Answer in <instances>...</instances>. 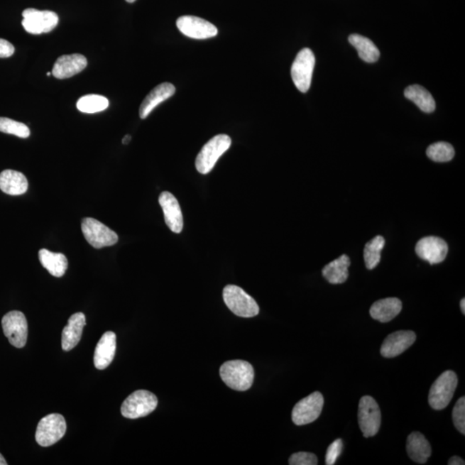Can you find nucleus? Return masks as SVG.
I'll return each mask as SVG.
<instances>
[{
    "label": "nucleus",
    "mask_w": 465,
    "mask_h": 465,
    "mask_svg": "<svg viewBox=\"0 0 465 465\" xmlns=\"http://www.w3.org/2000/svg\"><path fill=\"white\" fill-rule=\"evenodd\" d=\"M220 376L230 389L246 391L253 385L254 370L250 363L244 361H230L220 368Z\"/></svg>",
    "instance_id": "1"
},
{
    "label": "nucleus",
    "mask_w": 465,
    "mask_h": 465,
    "mask_svg": "<svg viewBox=\"0 0 465 465\" xmlns=\"http://www.w3.org/2000/svg\"><path fill=\"white\" fill-rule=\"evenodd\" d=\"M231 138L227 135H217L210 139L198 153L196 168L202 175L212 171L217 160L231 146Z\"/></svg>",
    "instance_id": "2"
},
{
    "label": "nucleus",
    "mask_w": 465,
    "mask_h": 465,
    "mask_svg": "<svg viewBox=\"0 0 465 465\" xmlns=\"http://www.w3.org/2000/svg\"><path fill=\"white\" fill-rule=\"evenodd\" d=\"M458 386V377L454 371H447L432 383L428 403L435 410H442L451 403Z\"/></svg>",
    "instance_id": "3"
},
{
    "label": "nucleus",
    "mask_w": 465,
    "mask_h": 465,
    "mask_svg": "<svg viewBox=\"0 0 465 465\" xmlns=\"http://www.w3.org/2000/svg\"><path fill=\"white\" fill-rule=\"evenodd\" d=\"M224 300L228 308L237 317L250 318L260 313V307L241 287L229 285L224 290Z\"/></svg>",
    "instance_id": "4"
},
{
    "label": "nucleus",
    "mask_w": 465,
    "mask_h": 465,
    "mask_svg": "<svg viewBox=\"0 0 465 465\" xmlns=\"http://www.w3.org/2000/svg\"><path fill=\"white\" fill-rule=\"evenodd\" d=\"M158 399L148 390H137L125 400L121 407V413L125 418L138 419L155 410Z\"/></svg>",
    "instance_id": "5"
},
{
    "label": "nucleus",
    "mask_w": 465,
    "mask_h": 465,
    "mask_svg": "<svg viewBox=\"0 0 465 465\" xmlns=\"http://www.w3.org/2000/svg\"><path fill=\"white\" fill-rule=\"evenodd\" d=\"M66 431V420L62 415H48L38 423L35 432L36 442L43 447L53 446L63 438Z\"/></svg>",
    "instance_id": "6"
},
{
    "label": "nucleus",
    "mask_w": 465,
    "mask_h": 465,
    "mask_svg": "<svg viewBox=\"0 0 465 465\" xmlns=\"http://www.w3.org/2000/svg\"><path fill=\"white\" fill-rule=\"evenodd\" d=\"M358 419L359 427L365 438L378 434L381 426V411L378 403L371 396H363L359 401Z\"/></svg>",
    "instance_id": "7"
},
{
    "label": "nucleus",
    "mask_w": 465,
    "mask_h": 465,
    "mask_svg": "<svg viewBox=\"0 0 465 465\" xmlns=\"http://www.w3.org/2000/svg\"><path fill=\"white\" fill-rule=\"evenodd\" d=\"M314 65V55L310 48H303L294 60L291 67V77L295 86L301 92L305 93L310 88Z\"/></svg>",
    "instance_id": "8"
},
{
    "label": "nucleus",
    "mask_w": 465,
    "mask_h": 465,
    "mask_svg": "<svg viewBox=\"0 0 465 465\" xmlns=\"http://www.w3.org/2000/svg\"><path fill=\"white\" fill-rule=\"evenodd\" d=\"M23 27L28 33L40 35L48 33L58 26L59 17L54 11H38L29 8L23 12Z\"/></svg>",
    "instance_id": "9"
},
{
    "label": "nucleus",
    "mask_w": 465,
    "mask_h": 465,
    "mask_svg": "<svg viewBox=\"0 0 465 465\" xmlns=\"http://www.w3.org/2000/svg\"><path fill=\"white\" fill-rule=\"evenodd\" d=\"M82 229L88 244L95 248L111 246L119 241L116 232L94 218H84Z\"/></svg>",
    "instance_id": "10"
},
{
    "label": "nucleus",
    "mask_w": 465,
    "mask_h": 465,
    "mask_svg": "<svg viewBox=\"0 0 465 465\" xmlns=\"http://www.w3.org/2000/svg\"><path fill=\"white\" fill-rule=\"evenodd\" d=\"M324 398L320 392L314 393L303 398L295 405L292 410V422L297 426L312 423L321 415Z\"/></svg>",
    "instance_id": "11"
},
{
    "label": "nucleus",
    "mask_w": 465,
    "mask_h": 465,
    "mask_svg": "<svg viewBox=\"0 0 465 465\" xmlns=\"http://www.w3.org/2000/svg\"><path fill=\"white\" fill-rule=\"evenodd\" d=\"M2 327L11 345L22 349L27 342L28 322L26 315L20 311H11L2 319Z\"/></svg>",
    "instance_id": "12"
},
{
    "label": "nucleus",
    "mask_w": 465,
    "mask_h": 465,
    "mask_svg": "<svg viewBox=\"0 0 465 465\" xmlns=\"http://www.w3.org/2000/svg\"><path fill=\"white\" fill-rule=\"evenodd\" d=\"M177 27L182 34L193 39L212 38L218 33L214 24L194 16H182L177 20Z\"/></svg>",
    "instance_id": "13"
},
{
    "label": "nucleus",
    "mask_w": 465,
    "mask_h": 465,
    "mask_svg": "<svg viewBox=\"0 0 465 465\" xmlns=\"http://www.w3.org/2000/svg\"><path fill=\"white\" fill-rule=\"evenodd\" d=\"M415 252L423 261L430 262V265L439 264L446 260L448 245L442 238L427 236L418 241Z\"/></svg>",
    "instance_id": "14"
},
{
    "label": "nucleus",
    "mask_w": 465,
    "mask_h": 465,
    "mask_svg": "<svg viewBox=\"0 0 465 465\" xmlns=\"http://www.w3.org/2000/svg\"><path fill=\"white\" fill-rule=\"evenodd\" d=\"M416 334L413 331H396L388 335L381 346V355L384 358H395L402 354L413 345Z\"/></svg>",
    "instance_id": "15"
},
{
    "label": "nucleus",
    "mask_w": 465,
    "mask_h": 465,
    "mask_svg": "<svg viewBox=\"0 0 465 465\" xmlns=\"http://www.w3.org/2000/svg\"><path fill=\"white\" fill-rule=\"evenodd\" d=\"M159 203L163 209L165 221L173 233L180 234L183 229L184 219L177 198L168 192H163L159 197Z\"/></svg>",
    "instance_id": "16"
},
{
    "label": "nucleus",
    "mask_w": 465,
    "mask_h": 465,
    "mask_svg": "<svg viewBox=\"0 0 465 465\" xmlns=\"http://www.w3.org/2000/svg\"><path fill=\"white\" fill-rule=\"evenodd\" d=\"M87 66V60L84 55L72 54L60 56L53 67L52 75L56 79L64 80L80 74Z\"/></svg>",
    "instance_id": "17"
},
{
    "label": "nucleus",
    "mask_w": 465,
    "mask_h": 465,
    "mask_svg": "<svg viewBox=\"0 0 465 465\" xmlns=\"http://www.w3.org/2000/svg\"><path fill=\"white\" fill-rule=\"evenodd\" d=\"M176 92L175 87L171 83H163L155 87L148 93L140 106V117L141 119L147 117L158 105L171 98Z\"/></svg>",
    "instance_id": "18"
},
{
    "label": "nucleus",
    "mask_w": 465,
    "mask_h": 465,
    "mask_svg": "<svg viewBox=\"0 0 465 465\" xmlns=\"http://www.w3.org/2000/svg\"><path fill=\"white\" fill-rule=\"evenodd\" d=\"M116 349V334L111 331L104 333L101 337L94 353V365L97 369L104 370L111 365L115 357Z\"/></svg>",
    "instance_id": "19"
},
{
    "label": "nucleus",
    "mask_w": 465,
    "mask_h": 465,
    "mask_svg": "<svg viewBox=\"0 0 465 465\" xmlns=\"http://www.w3.org/2000/svg\"><path fill=\"white\" fill-rule=\"evenodd\" d=\"M84 326L86 315L80 312L72 315L62 332V346L64 351H70L78 345Z\"/></svg>",
    "instance_id": "20"
},
{
    "label": "nucleus",
    "mask_w": 465,
    "mask_h": 465,
    "mask_svg": "<svg viewBox=\"0 0 465 465\" xmlns=\"http://www.w3.org/2000/svg\"><path fill=\"white\" fill-rule=\"evenodd\" d=\"M401 300L395 297L381 299L375 302L371 307L370 314L375 320L382 323L389 322L401 312Z\"/></svg>",
    "instance_id": "21"
},
{
    "label": "nucleus",
    "mask_w": 465,
    "mask_h": 465,
    "mask_svg": "<svg viewBox=\"0 0 465 465\" xmlns=\"http://www.w3.org/2000/svg\"><path fill=\"white\" fill-rule=\"evenodd\" d=\"M407 452L415 463L424 464L432 454V447L427 439L419 432H413L407 439Z\"/></svg>",
    "instance_id": "22"
},
{
    "label": "nucleus",
    "mask_w": 465,
    "mask_h": 465,
    "mask_svg": "<svg viewBox=\"0 0 465 465\" xmlns=\"http://www.w3.org/2000/svg\"><path fill=\"white\" fill-rule=\"evenodd\" d=\"M0 190L8 195H22L28 190L26 177L14 170H5L0 173Z\"/></svg>",
    "instance_id": "23"
},
{
    "label": "nucleus",
    "mask_w": 465,
    "mask_h": 465,
    "mask_svg": "<svg viewBox=\"0 0 465 465\" xmlns=\"http://www.w3.org/2000/svg\"><path fill=\"white\" fill-rule=\"evenodd\" d=\"M351 265L350 258L346 254L337 258L324 266L322 275L330 284H343L349 278V268Z\"/></svg>",
    "instance_id": "24"
},
{
    "label": "nucleus",
    "mask_w": 465,
    "mask_h": 465,
    "mask_svg": "<svg viewBox=\"0 0 465 465\" xmlns=\"http://www.w3.org/2000/svg\"><path fill=\"white\" fill-rule=\"evenodd\" d=\"M38 256L43 268L47 269L52 276L60 278L66 273L67 258L64 254L41 249L39 251Z\"/></svg>",
    "instance_id": "25"
},
{
    "label": "nucleus",
    "mask_w": 465,
    "mask_h": 465,
    "mask_svg": "<svg viewBox=\"0 0 465 465\" xmlns=\"http://www.w3.org/2000/svg\"><path fill=\"white\" fill-rule=\"evenodd\" d=\"M407 99L414 102L424 112L432 113L435 111V100L431 93L419 84L408 87L404 92Z\"/></svg>",
    "instance_id": "26"
},
{
    "label": "nucleus",
    "mask_w": 465,
    "mask_h": 465,
    "mask_svg": "<svg viewBox=\"0 0 465 465\" xmlns=\"http://www.w3.org/2000/svg\"><path fill=\"white\" fill-rule=\"evenodd\" d=\"M349 43L358 51L359 58L368 63L377 62L380 58V51L374 43L369 38L359 34L349 36Z\"/></svg>",
    "instance_id": "27"
},
{
    "label": "nucleus",
    "mask_w": 465,
    "mask_h": 465,
    "mask_svg": "<svg viewBox=\"0 0 465 465\" xmlns=\"http://www.w3.org/2000/svg\"><path fill=\"white\" fill-rule=\"evenodd\" d=\"M385 245V240L381 236H376L365 246L363 258H365L367 269L372 270L377 268L381 260V251Z\"/></svg>",
    "instance_id": "28"
},
{
    "label": "nucleus",
    "mask_w": 465,
    "mask_h": 465,
    "mask_svg": "<svg viewBox=\"0 0 465 465\" xmlns=\"http://www.w3.org/2000/svg\"><path fill=\"white\" fill-rule=\"evenodd\" d=\"M109 106V100L100 95H87L82 97L77 102V108L80 111L94 114L106 110Z\"/></svg>",
    "instance_id": "29"
},
{
    "label": "nucleus",
    "mask_w": 465,
    "mask_h": 465,
    "mask_svg": "<svg viewBox=\"0 0 465 465\" xmlns=\"http://www.w3.org/2000/svg\"><path fill=\"white\" fill-rule=\"evenodd\" d=\"M427 155L435 163H448L454 159L455 151L450 143L439 141L427 148Z\"/></svg>",
    "instance_id": "30"
},
{
    "label": "nucleus",
    "mask_w": 465,
    "mask_h": 465,
    "mask_svg": "<svg viewBox=\"0 0 465 465\" xmlns=\"http://www.w3.org/2000/svg\"><path fill=\"white\" fill-rule=\"evenodd\" d=\"M0 132L13 135L20 138H28L31 135L30 128L27 125L6 117H0Z\"/></svg>",
    "instance_id": "31"
},
{
    "label": "nucleus",
    "mask_w": 465,
    "mask_h": 465,
    "mask_svg": "<svg viewBox=\"0 0 465 465\" xmlns=\"http://www.w3.org/2000/svg\"><path fill=\"white\" fill-rule=\"evenodd\" d=\"M452 420L456 430L461 434H465V398H461L455 404L452 410Z\"/></svg>",
    "instance_id": "32"
},
{
    "label": "nucleus",
    "mask_w": 465,
    "mask_h": 465,
    "mask_svg": "<svg viewBox=\"0 0 465 465\" xmlns=\"http://www.w3.org/2000/svg\"><path fill=\"white\" fill-rule=\"evenodd\" d=\"M290 465H317L318 464L317 456L311 452H297L291 455L289 459Z\"/></svg>",
    "instance_id": "33"
},
{
    "label": "nucleus",
    "mask_w": 465,
    "mask_h": 465,
    "mask_svg": "<svg viewBox=\"0 0 465 465\" xmlns=\"http://www.w3.org/2000/svg\"><path fill=\"white\" fill-rule=\"evenodd\" d=\"M342 450H343L342 439H338L337 440H334V442L330 444L329 448H327V454H326V464L333 465L335 463H337V461L339 459V455L341 454Z\"/></svg>",
    "instance_id": "34"
},
{
    "label": "nucleus",
    "mask_w": 465,
    "mask_h": 465,
    "mask_svg": "<svg viewBox=\"0 0 465 465\" xmlns=\"http://www.w3.org/2000/svg\"><path fill=\"white\" fill-rule=\"evenodd\" d=\"M14 52V46L11 43L5 39L0 38V58H11Z\"/></svg>",
    "instance_id": "35"
},
{
    "label": "nucleus",
    "mask_w": 465,
    "mask_h": 465,
    "mask_svg": "<svg viewBox=\"0 0 465 465\" xmlns=\"http://www.w3.org/2000/svg\"><path fill=\"white\" fill-rule=\"evenodd\" d=\"M449 465H464V460L459 458L458 456H452L450 460L448 461Z\"/></svg>",
    "instance_id": "36"
},
{
    "label": "nucleus",
    "mask_w": 465,
    "mask_h": 465,
    "mask_svg": "<svg viewBox=\"0 0 465 465\" xmlns=\"http://www.w3.org/2000/svg\"><path fill=\"white\" fill-rule=\"evenodd\" d=\"M131 140V136L129 135L125 136L124 138L123 139V143L124 144H128L129 143V141Z\"/></svg>",
    "instance_id": "37"
},
{
    "label": "nucleus",
    "mask_w": 465,
    "mask_h": 465,
    "mask_svg": "<svg viewBox=\"0 0 465 465\" xmlns=\"http://www.w3.org/2000/svg\"><path fill=\"white\" fill-rule=\"evenodd\" d=\"M461 310H462L463 314H465V299L463 298L460 302Z\"/></svg>",
    "instance_id": "38"
},
{
    "label": "nucleus",
    "mask_w": 465,
    "mask_h": 465,
    "mask_svg": "<svg viewBox=\"0 0 465 465\" xmlns=\"http://www.w3.org/2000/svg\"><path fill=\"white\" fill-rule=\"evenodd\" d=\"M6 461L4 459V456L0 454V465H6Z\"/></svg>",
    "instance_id": "39"
},
{
    "label": "nucleus",
    "mask_w": 465,
    "mask_h": 465,
    "mask_svg": "<svg viewBox=\"0 0 465 465\" xmlns=\"http://www.w3.org/2000/svg\"><path fill=\"white\" fill-rule=\"evenodd\" d=\"M128 3H134L136 0H126Z\"/></svg>",
    "instance_id": "40"
},
{
    "label": "nucleus",
    "mask_w": 465,
    "mask_h": 465,
    "mask_svg": "<svg viewBox=\"0 0 465 465\" xmlns=\"http://www.w3.org/2000/svg\"><path fill=\"white\" fill-rule=\"evenodd\" d=\"M51 75H52V72H47V76H50Z\"/></svg>",
    "instance_id": "41"
}]
</instances>
